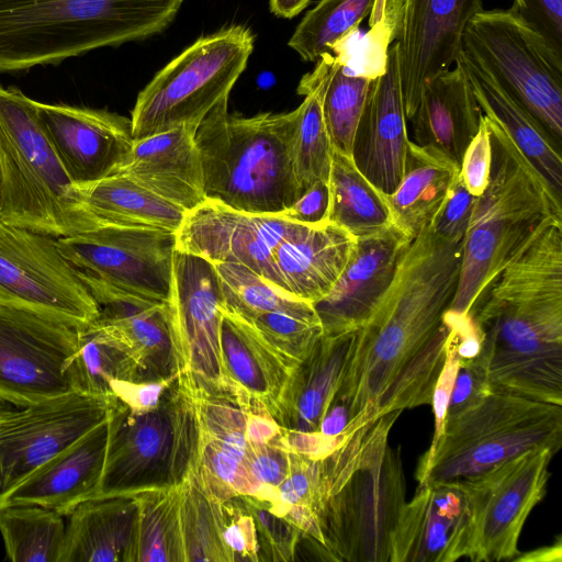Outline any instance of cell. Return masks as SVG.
Listing matches in <instances>:
<instances>
[{
	"label": "cell",
	"instance_id": "6da1fadb",
	"mask_svg": "<svg viewBox=\"0 0 562 562\" xmlns=\"http://www.w3.org/2000/svg\"><path fill=\"white\" fill-rule=\"evenodd\" d=\"M463 243L430 226L403 251L394 277L356 331L348 364L330 403L345 407L350 432L380 416L432 402L459 315L449 311Z\"/></svg>",
	"mask_w": 562,
	"mask_h": 562
},
{
	"label": "cell",
	"instance_id": "7a4b0ae2",
	"mask_svg": "<svg viewBox=\"0 0 562 562\" xmlns=\"http://www.w3.org/2000/svg\"><path fill=\"white\" fill-rule=\"evenodd\" d=\"M401 413L342 435L317 460L318 520L333 561L390 562L392 533L406 502L401 449L389 442Z\"/></svg>",
	"mask_w": 562,
	"mask_h": 562
},
{
	"label": "cell",
	"instance_id": "3957f363",
	"mask_svg": "<svg viewBox=\"0 0 562 562\" xmlns=\"http://www.w3.org/2000/svg\"><path fill=\"white\" fill-rule=\"evenodd\" d=\"M183 0H0V75L165 31Z\"/></svg>",
	"mask_w": 562,
	"mask_h": 562
},
{
	"label": "cell",
	"instance_id": "277c9868",
	"mask_svg": "<svg viewBox=\"0 0 562 562\" xmlns=\"http://www.w3.org/2000/svg\"><path fill=\"white\" fill-rule=\"evenodd\" d=\"M485 115V114H484ZM492 159L463 240L458 288L450 312L468 315L517 248L550 216L562 217L561 196L508 132L486 116Z\"/></svg>",
	"mask_w": 562,
	"mask_h": 562
},
{
	"label": "cell",
	"instance_id": "5b68a950",
	"mask_svg": "<svg viewBox=\"0 0 562 562\" xmlns=\"http://www.w3.org/2000/svg\"><path fill=\"white\" fill-rule=\"evenodd\" d=\"M295 110L231 114L220 102L199 124L206 200L256 214H280L301 195L290 159Z\"/></svg>",
	"mask_w": 562,
	"mask_h": 562
},
{
	"label": "cell",
	"instance_id": "8992f818",
	"mask_svg": "<svg viewBox=\"0 0 562 562\" xmlns=\"http://www.w3.org/2000/svg\"><path fill=\"white\" fill-rule=\"evenodd\" d=\"M108 429L94 498L178 486L195 468L200 446L196 400L180 373L154 408L134 411L114 397Z\"/></svg>",
	"mask_w": 562,
	"mask_h": 562
},
{
	"label": "cell",
	"instance_id": "52a82bcc",
	"mask_svg": "<svg viewBox=\"0 0 562 562\" xmlns=\"http://www.w3.org/2000/svg\"><path fill=\"white\" fill-rule=\"evenodd\" d=\"M0 168L4 222L56 238L101 225L79 203L42 127L36 101L1 83Z\"/></svg>",
	"mask_w": 562,
	"mask_h": 562
},
{
	"label": "cell",
	"instance_id": "ba28073f",
	"mask_svg": "<svg viewBox=\"0 0 562 562\" xmlns=\"http://www.w3.org/2000/svg\"><path fill=\"white\" fill-rule=\"evenodd\" d=\"M562 445V406L492 391L475 406L446 419L420 458L418 486L464 483L530 450Z\"/></svg>",
	"mask_w": 562,
	"mask_h": 562
},
{
	"label": "cell",
	"instance_id": "9c48e42d",
	"mask_svg": "<svg viewBox=\"0 0 562 562\" xmlns=\"http://www.w3.org/2000/svg\"><path fill=\"white\" fill-rule=\"evenodd\" d=\"M252 49L254 35L244 25L201 36L138 93L131 113L133 138L199 126L220 102L228 100Z\"/></svg>",
	"mask_w": 562,
	"mask_h": 562
},
{
	"label": "cell",
	"instance_id": "30bf717a",
	"mask_svg": "<svg viewBox=\"0 0 562 562\" xmlns=\"http://www.w3.org/2000/svg\"><path fill=\"white\" fill-rule=\"evenodd\" d=\"M175 234L101 224L90 232L58 237L56 244L99 306L115 301L159 304L169 299Z\"/></svg>",
	"mask_w": 562,
	"mask_h": 562
},
{
	"label": "cell",
	"instance_id": "8fae6325",
	"mask_svg": "<svg viewBox=\"0 0 562 562\" xmlns=\"http://www.w3.org/2000/svg\"><path fill=\"white\" fill-rule=\"evenodd\" d=\"M468 53L553 138H562V60L512 10H481L463 35Z\"/></svg>",
	"mask_w": 562,
	"mask_h": 562
},
{
	"label": "cell",
	"instance_id": "7c38bea8",
	"mask_svg": "<svg viewBox=\"0 0 562 562\" xmlns=\"http://www.w3.org/2000/svg\"><path fill=\"white\" fill-rule=\"evenodd\" d=\"M0 304L77 328L92 324L100 306L53 236L0 218Z\"/></svg>",
	"mask_w": 562,
	"mask_h": 562
},
{
	"label": "cell",
	"instance_id": "4fadbf2b",
	"mask_svg": "<svg viewBox=\"0 0 562 562\" xmlns=\"http://www.w3.org/2000/svg\"><path fill=\"white\" fill-rule=\"evenodd\" d=\"M168 306L179 373L195 394L223 396L245 407L222 357V294L213 263L175 250Z\"/></svg>",
	"mask_w": 562,
	"mask_h": 562
},
{
	"label": "cell",
	"instance_id": "5bb4252c",
	"mask_svg": "<svg viewBox=\"0 0 562 562\" xmlns=\"http://www.w3.org/2000/svg\"><path fill=\"white\" fill-rule=\"evenodd\" d=\"M555 452L530 449L462 484L471 514L474 562L514 560L529 514L543 498Z\"/></svg>",
	"mask_w": 562,
	"mask_h": 562
},
{
	"label": "cell",
	"instance_id": "9a60e30c",
	"mask_svg": "<svg viewBox=\"0 0 562 562\" xmlns=\"http://www.w3.org/2000/svg\"><path fill=\"white\" fill-rule=\"evenodd\" d=\"M79 328L0 304V400L25 406L76 392Z\"/></svg>",
	"mask_w": 562,
	"mask_h": 562
},
{
	"label": "cell",
	"instance_id": "2e32d148",
	"mask_svg": "<svg viewBox=\"0 0 562 562\" xmlns=\"http://www.w3.org/2000/svg\"><path fill=\"white\" fill-rule=\"evenodd\" d=\"M114 396L71 392L25 406L0 400V480L5 497L108 418Z\"/></svg>",
	"mask_w": 562,
	"mask_h": 562
},
{
	"label": "cell",
	"instance_id": "e0dca14e",
	"mask_svg": "<svg viewBox=\"0 0 562 562\" xmlns=\"http://www.w3.org/2000/svg\"><path fill=\"white\" fill-rule=\"evenodd\" d=\"M303 225L281 214L248 213L205 200L186 212L175 234L176 250L210 262L244 265L285 289L274 251Z\"/></svg>",
	"mask_w": 562,
	"mask_h": 562
},
{
	"label": "cell",
	"instance_id": "ac0fdd59",
	"mask_svg": "<svg viewBox=\"0 0 562 562\" xmlns=\"http://www.w3.org/2000/svg\"><path fill=\"white\" fill-rule=\"evenodd\" d=\"M481 0H402L397 47L406 120L424 87L456 64Z\"/></svg>",
	"mask_w": 562,
	"mask_h": 562
},
{
	"label": "cell",
	"instance_id": "d6986e66",
	"mask_svg": "<svg viewBox=\"0 0 562 562\" xmlns=\"http://www.w3.org/2000/svg\"><path fill=\"white\" fill-rule=\"evenodd\" d=\"M42 127L74 186L117 172L134 138L131 119L105 109L36 101Z\"/></svg>",
	"mask_w": 562,
	"mask_h": 562
},
{
	"label": "cell",
	"instance_id": "ffe728a7",
	"mask_svg": "<svg viewBox=\"0 0 562 562\" xmlns=\"http://www.w3.org/2000/svg\"><path fill=\"white\" fill-rule=\"evenodd\" d=\"M356 331L323 333L293 369L274 417L289 450L322 458L319 425L344 378Z\"/></svg>",
	"mask_w": 562,
	"mask_h": 562
},
{
	"label": "cell",
	"instance_id": "44dd1931",
	"mask_svg": "<svg viewBox=\"0 0 562 562\" xmlns=\"http://www.w3.org/2000/svg\"><path fill=\"white\" fill-rule=\"evenodd\" d=\"M471 532L462 484L417 486L395 524L390 562H454L469 558Z\"/></svg>",
	"mask_w": 562,
	"mask_h": 562
},
{
	"label": "cell",
	"instance_id": "7402d4cb",
	"mask_svg": "<svg viewBox=\"0 0 562 562\" xmlns=\"http://www.w3.org/2000/svg\"><path fill=\"white\" fill-rule=\"evenodd\" d=\"M409 139L395 43L385 72L371 83L351 151L358 169L385 195L403 177Z\"/></svg>",
	"mask_w": 562,
	"mask_h": 562
},
{
	"label": "cell",
	"instance_id": "603a6c76",
	"mask_svg": "<svg viewBox=\"0 0 562 562\" xmlns=\"http://www.w3.org/2000/svg\"><path fill=\"white\" fill-rule=\"evenodd\" d=\"M411 240L395 225L356 238L338 280L325 297L313 304L324 334L352 331L363 325L390 285Z\"/></svg>",
	"mask_w": 562,
	"mask_h": 562
},
{
	"label": "cell",
	"instance_id": "cb8c5ba5",
	"mask_svg": "<svg viewBox=\"0 0 562 562\" xmlns=\"http://www.w3.org/2000/svg\"><path fill=\"white\" fill-rule=\"evenodd\" d=\"M196 128L198 125H182L134 139L128 160L115 173L186 212L194 209L206 200Z\"/></svg>",
	"mask_w": 562,
	"mask_h": 562
},
{
	"label": "cell",
	"instance_id": "d4e9b609",
	"mask_svg": "<svg viewBox=\"0 0 562 562\" xmlns=\"http://www.w3.org/2000/svg\"><path fill=\"white\" fill-rule=\"evenodd\" d=\"M108 432L106 418L34 471L7 496L4 506L38 505L68 516L80 503L94 498Z\"/></svg>",
	"mask_w": 562,
	"mask_h": 562
},
{
	"label": "cell",
	"instance_id": "484cf974",
	"mask_svg": "<svg viewBox=\"0 0 562 562\" xmlns=\"http://www.w3.org/2000/svg\"><path fill=\"white\" fill-rule=\"evenodd\" d=\"M221 350L227 376L245 408L257 404L274 418L297 364L272 348L250 322L223 307Z\"/></svg>",
	"mask_w": 562,
	"mask_h": 562
},
{
	"label": "cell",
	"instance_id": "4316f807",
	"mask_svg": "<svg viewBox=\"0 0 562 562\" xmlns=\"http://www.w3.org/2000/svg\"><path fill=\"white\" fill-rule=\"evenodd\" d=\"M454 65L424 87L407 121L412 124V142L437 148L460 166L479 131L482 111L462 68Z\"/></svg>",
	"mask_w": 562,
	"mask_h": 562
},
{
	"label": "cell",
	"instance_id": "83f0119b",
	"mask_svg": "<svg viewBox=\"0 0 562 562\" xmlns=\"http://www.w3.org/2000/svg\"><path fill=\"white\" fill-rule=\"evenodd\" d=\"M90 325L133 360L140 382L179 373L168 302H111L100 306L99 317Z\"/></svg>",
	"mask_w": 562,
	"mask_h": 562
},
{
	"label": "cell",
	"instance_id": "f1b7e54d",
	"mask_svg": "<svg viewBox=\"0 0 562 562\" xmlns=\"http://www.w3.org/2000/svg\"><path fill=\"white\" fill-rule=\"evenodd\" d=\"M356 238L325 221L304 224L274 251L285 289L312 304L325 297L342 272Z\"/></svg>",
	"mask_w": 562,
	"mask_h": 562
},
{
	"label": "cell",
	"instance_id": "f546056e",
	"mask_svg": "<svg viewBox=\"0 0 562 562\" xmlns=\"http://www.w3.org/2000/svg\"><path fill=\"white\" fill-rule=\"evenodd\" d=\"M68 517L58 562H135V496L91 498Z\"/></svg>",
	"mask_w": 562,
	"mask_h": 562
},
{
	"label": "cell",
	"instance_id": "4dcf8cb0",
	"mask_svg": "<svg viewBox=\"0 0 562 562\" xmlns=\"http://www.w3.org/2000/svg\"><path fill=\"white\" fill-rule=\"evenodd\" d=\"M458 64L482 111L513 137L551 187L562 195V158L548 132L463 49Z\"/></svg>",
	"mask_w": 562,
	"mask_h": 562
},
{
	"label": "cell",
	"instance_id": "1f68e13d",
	"mask_svg": "<svg viewBox=\"0 0 562 562\" xmlns=\"http://www.w3.org/2000/svg\"><path fill=\"white\" fill-rule=\"evenodd\" d=\"M460 166L434 147L409 139L403 177L385 195L394 225L412 239L428 227L443 204Z\"/></svg>",
	"mask_w": 562,
	"mask_h": 562
},
{
	"label": "cell",
	"instance_id": "d6a6232c",
	"mask_svg": "<svg viewBox=\"0 0 562 562\" xmlns=\"http://www.w3.org/2000/svg\"><path fill=\"white\" fill-rule=\"evenodd\" d=\"M81 206L101 224L143 226L176 233L186 211L151 193L126 176L74 186Z\"/></svg>",
	"mask_w": 562,
	"mask_h": 562
},
{
	"label": "cell",
	"instance_id": "836d02e7",
	"mask_svg": "<svg viewBox=\"0 0 562 562\" xmlns=\"http://www.w3.org/2000/svg\"><path fill=\"white\" fill-rule=\"evenodd\" d=\"M326 221L355 238L378 234L394 225L385 194L358 169L351 156L333 149L328 177Z\"/></svg>",
	"mask_w": 562,
	"mask_h": 562
},
{
	"label": "cell",
	"instance_id": "e575fe53",
	"mask_svg": "<svg viewBox=\"0 0 562 562\" xmlns=\"http://www.w3.org/2000/svg\"><path fill=\"white\" fill-rule=\"evenodd\" d=\"M311 75L321 87V105L333 149L351 156L357 125L373 80L350 74L331 53L324 54Z\"/></svg>",
	"mask_w": 562,
	"mask_h": 562
},
{
	"label": "cell",
	"instance_id": "d590c367",
	"mask_svg": "<svg viewBox=\"0 0 562 562\" xmlns=\"http://www.w3.org/2000/svg\"><path fill=\"white\" fill-rule=\"evenodd\" d=\"M296 92L304 100L295 109L290 159L302 194L319 181L328 182L333 147L323 119L321 87L311 72L302 77Z\"/></svg>",
	"mask_w": 562,
	"mask_h": 562
},
{
	"label": "cell",
	"instance_id": "8d00e7d4",
	"mask_svg": "<svg viewBox=\"0 0 562 562\" xmlns=\"http://www.w3.org/2000/svg\"><path fill=\"white\" fill-rule=\"evenodd\" d=\"M135 562H184L181 485L135 495Z\"/></svg>",
	"mask_w": 562,
	"mask_h": 562
},
{
	"label": "cell",
	"instance_id": "74e56055",
	"mask_svg": "<svg viewBox=\"0 0 562 562\" xmlns=\"http://www.w3.org/2000/svg\"><path fill=\"white\" fill-rule=\"evenodd\" d=\"M222 294V307L250 322L269 312L317 314L313 304L236 262H212Z\"/></svg>",
	"mask_w": 562,
	"mask_h": 562
},
{
	"label": "cell",
	"instance_id": "f35d334b",
	"mask_svg": "<svg viewBox=\"0 0 562 562\" xmlns=\"http://www.w3.org/2000/svg\"><path fill=\"white\" fill-rule=\"evenodd\" d=\"M64 516L38 505L0 508V533L13 562H58L64 543Z\"/></svg>",
	"mask_w": 562,
	"mask_h": 562
},
{
	"label": "cell",
	"instance_id": "ab89813d",
	"mask_svg": "<svg viewBox=\"0 0 562 562\" xmlns=\"http://www.w3.org/2000/svg\"><path fill=\"white\" fill-rule=\"evenodd\" d=\"M375 0H319L296 26L288 45L305 61H317L359 31Z\"/></svg>",
	"mask_w": 562,
	"mask_h": 562
},
{
	"label": "cell",
	"instance_id": "60d3db41",
	"mask_svg": "<svg viewBox=\"0 0 562 562\" xmlns=\"http://www.w3.org/2000/svg\"><path fill=\"white\" fill-rule=\"evenodd\" d=\"M184 562H232L223 540V503L211 497L191 472L181 484Z\"/></svg>",
	"mask_w": 562,
	"mask_h": 562
},
{
	"label": "cell",
	"instance_id": "b9f144b4",
	"mask_svg": "<svg viewBox=\"0 0 562 562\" xmlns=\"http://www.w3.org/2000/svg\"><path fill=\"white\" fill-rule=\"evenodd\" d=\"M402 0H375L369 14L370 29L351 34L333 47L346 69L359 77L375 80L386 70L389 46L397 38Z\"/></svg>",
	"mask_w": 562,
	"mask_h": 562
},
{
	"label": "cell",
	"instance_id": "7bdbcfd3",
	"mask_svg": "<svg viewBox=\"0 0 562 562\" xmlns=\"http://www.w3.org/2000/svg\"><path fill=\"white\" fill-rule=\"evenodd\" d=\"M72 372L76 392L93 396H113V381L140 382L133 360L91 325L79 328Z\"/></svg>",
	"mask_w": 562,
	"mask_h": 562
},
{
	"label": "cell",
	"instance_id": "ee69618b",
	"mask_svg": "<svg viewBox=\"0 0 562 562\" xmlns=\"http://www.w3.org/2000/svg\"><path fill=\"white\" fill-rule=\"evenodd\" d=\"M250 323L272 348L295 364L308 353L324 333L317 314L269 312L258 315Z\"/></svg>",
	"mask_w": 562,
	"mask_h": 562
},
{
	"label": "cell",
	"instance_id": "f6af8a7d",
	"mask_svg": "<svg viewBox=\"0 0 562 562\" xmlns=\"http://www.w3.org/2000/svg\"><path fill=\"white\" fill-rule=\"evenodd\" d=\"M250 512L257 531L260 561H292L303 532L284 516L272 512L268 502L240 496Z\"/></svg>",
	"mask_w": 562,
	"mask_h": 562
},
{
	"label": "cell",
	"instance_id": "bcb514c9",
	"mask_svg": "<svg viewBox=\"0 0 562 562\" xmlns=\"http://www.w3.org/2000/svg\"><path fill=\"white\" fill-rule=\"evenodd\" d=\"M268 505L280 516H284L291 508H306L313 510L318 517V461L290 450L289 472L277 487L274 499L268 502Z\"/></svg>",
	"mask_w": 562,
	"mask_h": 562
},
{
	"label": "cell",
	"instance_id": "7dc6e473",
	"mask_svg": "<svg viewBox=\"0 0 562 562\" xmlns=\"http://www.w3.org/2000/svg\"><path fill=\"white\" fill-rule=\"evenodd\" d=\"M289 467L290 450L283 441V435L268 443L250 445L247 468L261 488L257 497L272 502L277 487L289 472Z\"/></svg>",
	"mask_w": 562,
	"mask_h": 562
},
{
	"label": "cell",
	"instance_id": "c3c4849f",
	"mask_svg": "<svg viewBox=\"0 0 562 562\" xmlns=\"http://www.w3.org/2000/svg\"><path fill=\"white\" fill-rule=\"evenodd\" d=\"M223 540L235 561H260L254 518L240 496L223 503Z\"/></svg>",
	"mask_w": 562,
	"mask_h": 562
},
{
	"label": "cell",
	"instance_id": "681fc988",
	"mask_svg": "<svg viewBox=\"0 0 562 562\" xmlns=\"http://www.w3.org/2000/svg\"><path fill=\"white\" fill-rule=\"evenodd\" d=\"M475 199L476 196L468 190L459 172L443 204L429 225L432 232L449 243H463Z\"/></svg>",
	"mask_w": 562,
	"mask_h": 562
},
{
	"label": "cell",
	"instance_id": "f907efd6",
	"mask_svg": "<svg viewBox=\"0 0 562 562\" xmlns=\"http://www.w3.org/2000/svg\"><path fill=\"white\" fill-rule=\"evenodd\" d=\"M510 9L562 60V0H514Z\"/></svg>",
	"mask_w": 562,
	"mask_h": 562
},
{
	"label": "cell",
	"instance_id": "816d5d0a",
	"mask_svg": "<svg viewBox=\"0 0 562 562\" xmlns=\"http://www.w3.org/2000/svg\"><path fill=\"white\" fill-rule=\"evenodd\" d=\"M491 392L490 382L479 358L459 359L445 420L475 406Z\"/></svg>",
	"mask_w": 562,
	"mask_h": 562
},
{
	"label": "cell",
	"instance_id": "f5cc1de1",
	"mask_svg": "<svg viewBox=\"0 0 562 562\" xmlns=\"http://www.w3.org/2000/svg\"><path fill=\"white\" fill-rule=\"evenodd\" d=\"M492 159L490 130L482 113L479 131L468 145L460 165V176L468 190L479 196L485 189Z\"/></svg>",
	"mask_w": 562,
	"mask_h": 562
},
{
	"label": "cell",
	"instance_id": "db71d44e",
	"mask_svg": "<svg viewBox=\"0 0 562 562\" xmlns=\"http://www.w3.org/2000/svg\"><path fill=\"white\" fill-rule=\"evenodd\" d=\"M179 373L170 379L155 382L113 381L110 384L112 395L134 411L154 408L161 400L166 389Z\"/></svg>",
	"mask_w": 562,
	"mask_h": 562
},
{
	"label": "cell",
	"instance_id": "11a10c76",
	"mask_svg": "<svg viewBox=\"0 0 562 562\" xmlns=\"http://www.w3.org/2000/svg\"><path fill=\"white\" fill-rule=\"evenodd\" d=\"M328 205V182L319 181L303 192L288 210L280 214L293 222L319 224L327 218Z\"/></svg>",
	"mask_w": 562,
	"mask_h": 562
},
{
	"label": "cell",
	"instance_id": "9f6ffc18",
	"mask_svg": "<svg viewBox=\"0 0 562 562\" xmlns=\"http://www.w3.org/2000/svg\"><path fill=\"white\" fill-rule=\"evenodd\" d=\"M562 542L561 539L558 538L555 544L551 547H542L535 551L524 553L521 555H517L514 561L520 562H561L562 560Z\"/></svg>",
	"mask_w": 562,
	"mask_h": 562
},
{
	"label": "cell",
	"instance_id": "6f0895ef",
	"mask_svg": "<svg viewBox=\"0 0 562 562\" xmlns=\"http://www.w3.org/2000/svg\"><path fill=\"white\" fill-rule=\"evenodd\" d=\"M312 0H269L270 11L284 19H292L305 9Z\"/></svg>",
	"mask_w": 562,
	"mask_h": 562
},
{
	"label": "cell",
	"instance_id": "680465c9",
	"mask_svg": "<svg viewBox=\"0 0 562 562\" xmlns=\"http://www.w3.org/2000/svg\"><path fill=\"white\" fill-rule=\"evenodd\" d=\"M4 497H5V492H4L3 484L0 480V508H2L4 506Z\"/></svg>",
	"mask_w": 562,
	"mask_h": 562
},
{
	"label": "cell",
	"instance_id": "91938a15",
	"mask_svg": "<svg viewBox=\"0 0 562 562\" xmlns=\"http://www.w3.org/2000/svg\"><path fill=\"white\" fill-rule=\"evenodd\" d=\"M2 211V175H1V168H0V215Z\"/></svg>",
	"mask_w": 562,
	"mask_h": 562
}]
</instances>
